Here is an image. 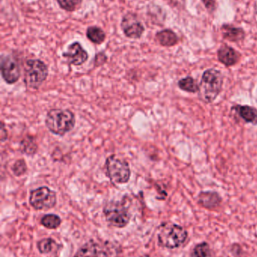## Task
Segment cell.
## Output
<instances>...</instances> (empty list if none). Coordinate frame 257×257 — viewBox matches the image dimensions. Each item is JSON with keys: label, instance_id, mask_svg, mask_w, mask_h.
Returning <instances> with one entry per match:
<instances>
[{"label": "cell", "instance_id": "9c48e42d", "mask_svg": "<svg viewBox=\"0 0 257 257\" xmlns=\"http://www.w3.org/2000/svg\"><path fill=\"white\" fill-rule=\"evenodd\" d=\"M123 33L130 39H137L144 33V27L134 14L128 13L122 18L121 24Z\"/></svg>", "mask_w": 257, "mask_h": 257}, {"label": "cell", "instance_id": "ba28073f", "mask_svg": "<svg viewBox=\"0 0 257 257\" xmlns=\"http://www.w3.org/2000/svg\"><path fill=\"white\" fill-rule=\"evenodd\" d=\"M1 73L8 84H15L21 77V69L18 62L10 56L2 57Z\"/></svg>", "mask_w": 257, "mask_h": 257}, {"label": "cell", "instance_id": "e0dca14e", "mask_svg": "<svg viewBox=\"0 0 257 257\" xmlns=\"http://www.w3.org/2000/svg\"><path fill=\"white\" fill-rule=\"evenodd\" d=\"M223 37L231 42H236L244 39L245 33L241 29L235 28L231 26H224L222 28Z\"/></svg>", "mask_w": 257, "mask_h": 257}, {"label": "cell", "instance_id": "ac0fdd59", "mask_svg": "<svg viewBox=\"0 0 257 257\" xmlns=\"http://www.w3.org/2000/svg\"><path fill=\"white\" fill-rule=\"evenodd\" d=\"M178 87L183 91L187 93H196L199 90V84L196 79L191 76H187L186 78H181L178 84Z\"/></svg>", "mask_w": 257, "mask_h": 257}, {"label": "cell", "instance_id": "52a82bcc", "mask_svg": "<svg viewBox=\"0 0 257 257\" xmlns=\"http://www.w3.org/2000/svg\"><path fill=\"white\" fill-rule=\"evenodd\" d=\"M30 205L37 211L51 209L57 204V194L48 187H40L30 192Z\"/></svg>", "mask_w": 257, "mask_h": 257}, {"label": "cell", "instance_id": "277c9868", "mask_svg": "<svg viewBox=\"0 0 257 257\" xmlns=\"http://www.w3.org/2000/svg\"><path fill=\"white\" fill-rule=\"evenodd\" d=\"M24 72V84L32 90H38L48 75L47 65L42 60L35 59L26 61Z\"/></svg>", "mask_w": 257, "mask_h": 257}, {"label": "cell", "instance_id": "30bf717a", "mask_svg": "<svg viewBox=\"0 0 257 257\" xmlns=\"http://www.w3.org/2000/svg\"><path fill=\"white\" fill-rule=\"evenodd\" d=\"M63 57L68 63L72 66H81L89 59V54L82 48L81 44L74 42L68 47L67 51L63 53Z\"/></svg>", "mask_w": 257, "mask_h": 257}, {"label": "cell", "instance_id": "5bb4252c", "mask_svg": "<svg viewBox=\"0 0 257 257\" xmlns=\"http://www.w3.org/2000/svg\"><path fill=\"white\" fill-rule=\"evenodd\" d=\"M155 38L161 46L172 47L177 45L178 42V36L175 32L170 30H164L158 32Z\"/></svg>", "mask_w": 257, "mask_h": 257}, {"label": "cell", "instance_id": "44dd1931", "mask_svg": "<svg viewBox=\"0 0 257 257\" xmlns=\"http://www.w3.org/2000/svg\"><path fill=\"white\" fill-rule=\"evenodd\" d=\"M191 257H211V250L208 243L203 241L195 246L192 250Z\"/></svg>", "mask_w": 257, "mask_h": 257}, {"label": "cell", "instance_id": "7c38bea8", "mask_svg": "<svg viewBox=\"0 0 257 257\" xmlns=\"http://www.w3.org/2000/svg\"><path fill=\"white\" fill-rule=\"evenodd\" d=\"M219 61L226 67L235 66L239 62L241 54L229 45H223L217 51Z\"/></svg>", "mask_w": 257, "mask_h": 257}, {"label": "cell", "instance_id": "ffe728a7", "mask_svg": "<svg viewBox=\"0 0 257 257\" xmlns=\"http://www.w3.org/2000/svg\"><path fill=\"white\" fill-rule=\"evenodd\" d=\"M41 224L49 229H56L61 224V219L57 214H45L41 219Z\"/></svg>", "mask_w": 257, "mask_h": 257}, {"label": "cell", "instance_id": "4fadbf2b", "mask_svg": "<svg viewBox=\"0 0 257 257\" xmlns=\"http://www.w3.org/2000/svg\"><path fill=\"white\" fill-rule=\"evenodd\" d=\"M240 118L245 123L257 125V109L250 105H235L232 107Z\"/></svg>", "mask_w": 257, "mask_h": 257}, {"label": "cell", "instance_id": "4316f807", "mask_svg": "<svg viewBox=\"0 0 257 257\" xmlns=\"http://www.w3.org/2000/svg\"><path fill=\"white\" fill-rule=\"evenodd\" d=\"M202 2H203L204 4L205 5L208 10L212 12L215 9L216 4L214 0H202Z\"/></svg>", "mask_w": 257, "mask_h": 257}, {"label": "cell", "instance_id": "484cf974", "mask_svg": "<svg viewBox=\"0 0 257 257\" xmlns=\"http://www.w3.org/2000/svg\"><path fill=\"white\" fill-rule=\"evenodd\" d=\"M231 251H232V254L236 257H240L242 254V249H241V246L238 244H234L231 247Z\"/></svg>", "mask_w": 257, "mask_h": 257}, {"label": "cell", "instance_id": "6da1fadb", "mask_svg": "<svg viewBox=\"0 0 257 257\" xmlns=\"http://www.w3.org/2000/svg\"><path fill=\"white\" fill-rule=\"evenodd\" d=\"M223 73L218 69H209L204 72L199 84V98L205 103H212L223 89Z\"/></svg>", "mask_w": 257, "mask_h": 257}, {"label": "cell", "instance_id": "2e32d148", "mask_svg": "<svg viewBox=\"0 0 257 257\" xmlns=\"http://www.w3.org/2000/svg\"><path fill=\"white\" fill-rule=\"evenodd\" d=\"M37 150V143L33 136H26L20 143V151L26 155L33 156L36 154Z\"/></svg>", "mask_w": 257, "mask_h": 257}, {"label": "cell", "instance_id": "d4e9b609", "mask_svg": "<svg viewBox=\"0 0 257 257\" xmlns=\"http://www.w3.org/2000/svg\"><path fill=\"white\" fill-rule=\"evenodd\" d=\"M107 57L104 53H99L98 55L95 57V66H100L104 64L107 61Z\"/></svg>", "mask_w": 257, "mask_h": 257}, {"label": "cell", "instance_id": "5b68a950", "mask_svg": "<svg viewBox=\"0 0 257 257\" xmlns=\"http://www.w3.org/2000/svg\"><path fill=\"white\" fill-rule=\"evenodd\" d=\"M104 214L107 223L113 227H125L131 220V214L124 201L108 202L104 207Z\"/></svg>", "mask_w": 257, "mask_h": 257}, {"label": "cell", "instance_id": "d6986e66", "mask_svg": "<svg viewBox=\"0 0 257 257\" xmlns=\"http://www.w3.org/2000/svg\"><path fill=\"white\" fill-rule=\"evenodd\" d=\"M86 35L91 42L97 45H101L106 39L105 33L102 29L98 27H89Z\"/></svg>", "mask_w": 257, "mask_h": 257}, {"label": "cell", "instance_id": "7a4b0ae2", "mask_svg": "<svg viewBox=\"0 0 257 257\" xmlns=\"http://www.w3.org/2000/svg\"><path fill=\"white\" fill-rule=\"evenodd\" d=\"M45 126L53 134L63 136L75 127V116L68 109H51L45 117Z\"/></svg>", "mask_w": 257, "mask_h": 257}, {"label": "cell", "instance_id": "7402d4cb", "mask_svg": "<svg viewBox=\"0 0 257 257\" xmlns=\"http://www.w3.org/2000/svg\"><path fill=\"white\" fill-rule=\"evenodd\" d=\"M55 245V241L51 238H43L37 243L38 250L41 253H44V254L52 251Z\"/></svg>", "mask_w": 257, "mask_h": 257}, {"label": "cell", "instance_id": "8992f818", "mask_svg": "<svg viewBox=\"0 0 257 257\" xmlns=\"http://www.w3.org/2000/svg\"><path fill=\"white\" fill-rule=\"evenodd\" d=\"M106 171L107 176L115 184H127L131 178L129 163L115 154L110 156L106 160Z\"/></svg>", "mask_w": 257, "mask_h": 257}, {"label": "cell", "instance_id": "3957f363", "mask_svg": "<svg viewBox=\"0 0 257 257\" xmlns=\"http://www.w3.org/2000/svg\"><path fill=\"white\" fill-rule=\"evenodd\" d=\"M187 229L174 223H163L160 226L158 234L159 246L167 249H176L181 247L188 238Z\"/></svg>", "mask_w": 257, "mask_h": 257}, {"label": "cell", "instance_id": "603a6c76", "mask_svg": "<svg viewBox=\"0 0 257 257\" xmlns=\"http://www.w3.org/2000/svg\"><path fill=\"white\" fill-rule=\"evenodd\" d=\"M12 172L17 177H21L27 173V165L24 159L16 160L12 167Z\"/></svg>", "mask_w": 257, "mask_h": 257}, {"label": "cell", "instance_id": "cb8c5ba5", "mask_svg": "<svg viewBox=\"0 0 257 257\" xmlns=\"http://www.w3.org/2000/svg\"><path fill=\"white\" fill-rule=\"evenodd\" d=\"M82 0H57L59 6L66 12H74L78 9Z\"/></svg>", "mask_w": 257, "mask_h": 257}, {"label": "cell", "instance_id": "8fae6325", "mask_svg": "<svg viewBox=\"0 0 257 257\" xmlns=\"http://www.w3.org/2000/svg\"><path fill=\"white\" fill-rule=\"evenodd\" d=\"M198 204L209 211H214L221 205L222 198L214 191H202L198 196Z\"/></svg>", "mask_w": 257, "mask_h": 257}, {"label": "cell", "instance_id": "83f0119b", "mask_svg": "<svg viewBox=\"0 0 257 257\" xmlns=\"http://www.w3.org/2000/svg\"><path fill=\"white\" fill-rule=\"evenodd\" d=\"M8 139V132L5 127V124L3 122H2V128H1V142H4L7 140Z\"/></svg>", "mask_w": 257, "mask_h": 257}, {"label": "cell", "instance_id": "9a60e30c", "mask_svg": "<svg viewBox=\"0 0 257 257\" xmlns=\"http://www.w3.org/2000/svg\"><path fill=\"white\" fill-rule=\"evenodd\" d=\"M100 247L96 242L91 240L81 246L73 257H99Z\"/></svg>", "mask_w": 257, "mask_h": 257}, {"label": "cell", "instance_id": "f1b7e54d", "mask_svg": "<svg viewBox=\"0 0 257 257\" xmlns=\"http://www.w3.org/2000/svg\"><path fill=\"white\" fill-rule=\"evenodd\" d=\"M142 257H151V256H149V255H144V256H142Z\"/></svg>", "mask_w": 257, "mask_h": 257}]
</instances>
